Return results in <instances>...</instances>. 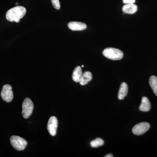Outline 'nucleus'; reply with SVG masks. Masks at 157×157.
<instances>
[{
  "instance_id": "20e7f679",
  "label": "nucleus",
  "mask_w": 157,
  "mask_h": 157,
  "mask_svg": "<svg viewBox=\"0 0 157 157\" xmlns=\"http://www.w3.org/2000/svg\"><path fill=\"white\" fill-rule=\"evenodd\" d=\"M34 109V104L29 98L25 99L22 104V114L24 118H28L32 114Z\"/></svg>"
},
{
  "instance_id": "f3484780",
  "label": "nucleus",
  "mask_w": 157,
  "mask_h": 157,
  "mask_svg": "<svg viewBox=\"0 0 157 157\" xmlns=\"http://www.w3.org/2000/svg\"><path fill=\"white\" fill-rule=\"evenodd\" d=\"M123 2L125 4H134L135 2V0H123Z\"/></svg>"
},
{
  "instance_id": "aec40b11",
  "label": "nucleus",
  "mask_w": 157,
  "mask_h": 157,
  "mask_svg": "<svg viewBox=\"0 0 157 157\" xmlns=\"http://www.w3.org/2000/svg\"><path fill=\"white\" fill-rule=\"evenodd\" d=\"M16 5H17V4H18V3H16Z\"/></svg>"
},
{
  "instance_id": "1a4fd4ad",
  "label": "nucleus",
  "mask_w": 157,
  "mask_h": 157,
  "mask_svg": "<svg viewBox=\"0 0 157 157\" xmlns=\"http://www.w3.org/2000/svg\"><path fill=\"white\" fill-rule=\"evenodd\" d=\"M124 13L128 14H133L136 13L137 7L134 4H128L124 5L122 9Z\"/></svg>"
},
{
  "instance_id": "0eeeda50",
  "label": "nucleus",
  "mask_w": 157,
  "mask_h": 157,
  "mask_svg": "<svg viewBox=\"0 0 157 157\" xmlns=\"http://www.w3.org/2000/svg\"><path fill=\"white\" fill-rule=\"evenodd\" d=\"M58 125V122L57 118L55 116L51 117L48 121L47 129L49 134L52 136H55L56 135Z\"/></svg>"
},
{
  "instance_id": "4468645a",
  "label": "nucleus",
  "mask_w": 157,
  "mask_h": 157,
  "mask_svg": "<svg viewBox=\"0 0 157 157\" xmlns=\"http://www.w3.org/2000/svg\"><path fill=\"white\" fill-rule=\"evenodd\" d=\"M150 86L154 93L157 96V77L155 76H151L149 80Z\"/></svg>"
},
{
  "instance_id": "9b49d317",
  "label": "nucleus",
  "mask_w": 157,
  "mask_h": 157,
  "mask_svg": "<svg viewBox=\"0 0 157 157\" xmlns=\"http://www.w3.org/2000/svg\"><path fill=\"white\" fill-rule=\"evenodd\" d=\"M128 86L126 82H123L121 85L118 94V98L119 100H123L128 94Z\"/></svg>"
},
{
  "instance_id": "423d86ee",
  "label": "nucleus",
  "mask_w": 157,
  "mask_h": 157,
  "mask_svg": "<svg viewBox=\"0 0 157 157\" xmlns=\"http://www.w3.org/2000/svg\"><path fill=\"white\" fill-rule=\"evenodd\" d=\"M150 128V125L147 122H141L135 125L132 129L133 134L140 135L147 132Z\"/></svg>"
},
{
  "instance_id": "6ab92c4d",
  "label": "nucleus",
  "mask_w": 157,
  "mask_h": 157,
  "mask_svg": "<svg viewBox=\"0 0 157 157\" xmlns=\"http://www.w3.org/2000/svg\"><path fill=\"white\" fill-rule=\"evenodd\" d=\"M82 67H84V66H83V65H82Z\"/></svg>"
},
{
  "instance_id": "a211bd4d",
  "label": "nucleus",
  "mask_w": 157,
  "mask_h": 157,
  "mask_svg": "<svg viewBox=\"0 0 157 157\" xmlns=\"http://www.w3.org/2000/svg\"><path fill=\"white\" fill-rule=\"evenodd\" d=\"M105 157H113V155L112 154H107L105 156Z\"/></svg>"
},
{
  "instance_id": "f8f14e48",
  "label": "nucleus",
  "mask_w": 157,
  "mask_h": 157,
  "mask_svg": "<svg viewBox=\"0 0 157 157\" xmlns=\"http://www.w3.org/2000/svg\"><path fill=\"white\" fill-rule=\"evenodd\" d=\"M92 78V73L89 71H86L82 75L79 79V83L82 86L85 85L91 80Z\"/></svg>"
},
{
  "instance_id": "ddd939ff",
  "label": "nucleus",
  "mask_w": 157,
  "mask_h": 157,
  "mask_svg": "<svg viewBox=\"0 0 157 157\" xmlns=\"http://www.w3.org/2000/svg\"><path fill=\"white\" fill-rule=\"evenodd\" d=\"M82 71L81 67L79 66L76 67L73 71L72 74V78L75 82H79V79L82 75Z\"/></svg>"
},
{
  "instance_id": "7ed1b4c3",
  "label": "nucleus",
  "mask_w": 157,
  "mask_h": 157,
  "mask_svg": "<svg viewBox=\"0 0 157 157\" xmlns=\"http://www.w3.org/2000/svg\"><path fill=\"white\" fill-rule=\"evenodd\" d=\"M11 145L17 151H22L28 144L27 141L22 137L17 136H12L10 138Z\"/></svg>"
},
{
  "instance_id": "2eb2a0df",
  "label": "nucleus",
  "mask_w": 157,
  "mask_h": 157,
  "mask_svg": "<svg viewBox=\"0 0 157 157\" xmlns=\"http://www.w3.org/2000/svg\"><path fill=\"white\" fill-rule=\"evenodd\" d=\"M104 140L100 138H97L94 140L91 141L90 145L92 147H98L104 144Z\"/></svg>"
},
{
  "instance_id": "dca6fc26",
  "label": "nucleus",
  "mask_w": 157,
  "mask_h": 157,
  "mask_svg": "<svg viewBox=\"0 0 157 157\" xmlns=\"http://www.w3.org/2000/svg\"><path fill=\"white\" fill-rule=\"evenodd\" d=\"M51 2L52 3V6L55 9L59 10L60 8V5L59 1V0H51Z\"/></svg>"
},
{
  "instance_id": "f257e3e1",
  "label": "nucleus",
  "mask_w": 157,
  "mask_h": 157,
  "mask_svg": "<svg viewBox=\"0 0 157 157\" xmlns=\"http://www.w3.org/2000/svg\"><path fill=\"white\" fill-rule=\"evenodd\" d=\"M26 13V10L25 7L17 6L11 8L7 11L6 14V19L10 22H19Z\"/></svg>"
},
{
  "instance_id": "6e6552de",
  "label": "nucleus",
  "mask_w": 157,
  "mask_h": 157,
  "mask_svg": "<svg viewBox=\"0 0 157 157\" xmlns=\"http://www.w3.org/2000/svg\"><path fill=\"white\" fill-rule=\"evenodd\" d=\"M68 27L71 30L82 31L86 28V24L78 21H71L68 23Z\"/></svg>"
},
{
  "instance_id": "39448f33",
  "label": "nucleus",
  "mask_w": 157,
  "mask_h": 157,
  "mask_svg": "<svg viewBox=\"0 0 157 157\" xmlns=\"http://www.w3.org/2000/svg\"><path fill=\"white\" fill-rule=\"evenodd\" d=\"M1 95L2 99L7 103L11 102L12 101L14 95L12 91V87L10 85L6 84L3 86Z\"/></svg>"
},
{
  "instance_id": "f03ea898",
  "label": "nucleus",
  "mask_w": 157,
  "mask_h": 157,
  "mask_svg": "<svg viewBox=\"0 0 157 157\" xmlns=\"http://www.w3.org/2000/svg\"><path fill=\"white\" fill-rule=\"evenodd\" d=\"M103 54L105 57L113 60H118L123 57V52L117 48H105L103 52Z\"/></svg>"
},
{
  "instance_id": "9d476101",
  "label": "nucleus",
  "mask_w": 157,
  "mask_h": 157,
  "mask_svg": "<svg viewBox=\"0 0 157 157\" xmlns=\"http://www.w3.org/2000/svg\"><path fill=\"white\" fill-rule=\"evenodd\" d=\"M151 108V105L148 98L145 97H143L141 100V104L139 107L140 111L142 112H147L150 110Z\"/></svg>"
}]
</instances>
